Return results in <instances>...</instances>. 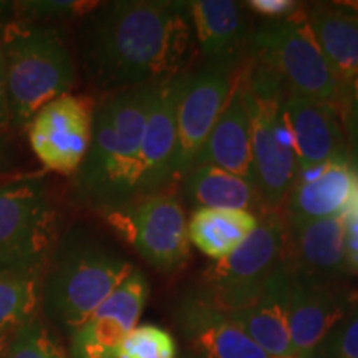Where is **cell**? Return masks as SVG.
Returning <instances> with one entry per match:
<instances>
[{
    "mask_svg": "<svg viewBox=\"0 0 358 358\" xmlns=\"http://www.w3.org/2000/svg\"><path fill=\"white\" fill-rule=\"evenodd\" d=\"M78 45L85 77L108 95L181 77L198 48L187 2L174 0L98 3Z\"/></svg>",
    "mask_w": 358,
    "mask_h": 358,
    "instance_id": "obj_1",
    "label": "cell"
},
{
    "mask_svg": "<svg viewBox=\"0 0 358 358\" xmlns=\"http://www.w3.org/2000/svg\"><path fill=\"white\" fill-rule=\"evenodd\" d=\"M153 87L111 93L95 110L82 166L73 174L77 198L103 214L140 198L141 145Z\"/></svg>",
    "mask_w": 358,
    "mask_h": 358,
    "instance_id": "obj_2",
    "label": "cell"
},
{
    "mask_svg": "<svg viewBox=\"0 0 358 358\" xmlns=\"http://www.w3.org/2000/svg\"><path fill=\"white\" fill-rule=\"evenodd\" d=\"M118 250L85 229H73L60 243L45 267L42 307L50 322L71 335L131 274Z\"/></svg>",
    "mask_w": 358,
    "mask_h": 358,
    "instance_id": "obj_3",
    "label": "cell"
},
{
    "mask_svg": "<svg viewBox=\"0 0 358 358\" xmlns=\"http://www.w3.org/2000/svg\"><path fill=\"white\" fill-rule=\"evenodd\" d=\"M7 98L12 128H24L35 113L66 95L77 78L64 35L53 27L8 24L3 27Z\"/></svg>",
    "mask_w": 358,
    "mask_h": 358,
    "instance_id": "obj_4",
    "label": "cell"
},
{
    "mask_svg": "<svg viewBox=\"0 0 358 358\" xmlns=\"http://www.w3.org/2000/svg\"><path fill=\"white\" fill-rule=\"evenodd\" d=\"M239 73L250 116L254 185L267 209H282L299 169L292 133L282 111L289 93L271 71L245 58Z\"/></svg>",
    "mask_w": 358,
    "mask_h": 358,
    "instance_id": "obj_5",
    "label": "cell"
},
{
    "mask_svg": "<svg viewBox=\"0 0 358 358\" xmlns=\"http://www.w3.org/2000/svg\"><path fill=\"white\" fill-rule=\"evenodd\" d=\"M244 58L271 71L289 95L338 110L340 85L315 42L307 8L299 7L292 15L267 22L254 30Z\"/></svg>",
    "mask_w": 358,
    "mask_h": 358,
    "instance_id": "obj_6",
    "label": "cell"
},
{
    "mask_svg": "<svg viewBox=\"0 0 358 358\" xmlns=\"http://www.w3.org/2000/svg\"><path fill=\"white\" fill-rule=\"evenodd\" d=\"M285 231L282 209L262 211L256 229L229 256L209 264L192 290L226 315L250 307L268 277L284 264Z\"/></svg>",
    "mask_w": 358,
    "mask_h": 358,
    "instance_id": "obj_7",
    "label": "cell"
},
{
    "mask_svg": "<svg viewBox=\"0 0 358 358\" xmlns=\"http://www.w3.org/2000/svg\"><path fill=\"white\" fill-rule=\"evenodd\" d=\"M57 245V211L43 179L0 185V272L43 274Z\"/></svg>",
    "mask_w": 358,
    "mask_h": 358,
    "instance_id": "obj_8",
    "label": "cell"
},
{
    "mask_svg": "<svg viewBox=\"0 0 358 358\" xmlns=\"http://www.w3.org/2000/svg\"><path fill=\"white\" fill-rule=\"evenodd\" d=\"M106 221L145 261L163 274H173L189 257L187 217L181 198L155 192L124 208L105 213Z\"/></svg>",
    "mask_w": 358,
    "mask_h": 358,
    "instance_id": "obj_9",
    "label": "cell"
},
{
    "mask_svg": "<svg viewBox=\"0 0 358 358\" xmlns=\"http://www.w3.org/2000/svg\"><path fill=\"white\" fill-rule=\"evenodd\" d=\"M237 66L206 65L181 75L178 93V158L174 181H181L208 140L229 100Z\"/></svg>",
    "mask_w": 358,
    "mask_h": 358,
    "instance_id": "obj_10",
    "label": "cell"
},
{
    "mask_svg": "<svg viewBox=\"0 0 358 358\" xmlns=\"http://www.w3.org/2000/svg\"><path fill=\"white\" fill-rule=\"evenodd\" d=\"M95 105L87 96L62 95L40 108L29 127V143L50 171L75 174L88 153Z\"/></svg>",
    "mask_w": 358,
    "mask_h": 358,
    "instance_id": "obj_11",
    "label": "cell"
},
{
    "mask_svg": "<svg viewBox=\"0 0 358 358\" xmlns=\"http://www.w3.org/2000/svg\"><path fill=\"white\" fill-rule=\"evenodd\" d=\"M358 303V290L338 280L290 274L289 332L295 355L315 358L330 332Z\"/></svg>",
    "mask_w": 358,
    "mask_h": 358,
    "instance_id": "obj_12",
    "label": "cell"
},
{
    "mask_svg": "<svg viewBox=\"0 0 358 358\" xmlns=\"http://www.w3.org/2000/svg\"><path fill=\"white\" fill-rule=\"evenodd\" d=\"M148 297L146 275L140 268H133L115 292L70 335V358H120L123 342L140 320Z\"/></svg>",
    "mask_w": 358,
    "mask_h": 358,
    "instance_id": "obj_13",
    "label": "cell"
},
{
    "mask_svg": "<svg viewBox=\"0 0 358 358\" xmlns=\"http://www.w3.org/2000/svg\"><path fill=\"white\" fill-rule=\"evenodd\" d=\"M358 198V169L343 155L315 166L297 169L284 203L289 221H317L343 216Z\"/></svg>",
    "mask_w": 358,
    "mask_h": 358,
    "instance_id": "obj_14",
    "label": "cell"
},
{
    "mask_svg": "<svg viewBox=\"0 0 358 358\" xmlns=\"http://www.w3.org/2000/svg\"><path fill=\"white\" fill-rule=\"evenodd\" d=\"M179 80L156 82L148 110L141 145L140 198L163 191L174 182L178 158V93Z\"/></svg>",
    "mask_w": 358,
    "mask_h": 358,
    "instance_id": "obj_15",
    "label": "cell"
},
{
    "mask_svg": "<svg viewBox=\"0 0 358 358\" xmlns=\"http://www.w3.org/2000/svg\"><path fill=\"white\" fill-rule=\"evenodd\" d=\"M174 319L194 358H268L226 313L189 290L178 302Z\"/></svg>",
    "mask_w": 358,
    "mask_h": 358,
    "instance_id": "obj_16",
    "label": "cell"
},
{
    "mask_svg": "<svg viewBox=\"0 0 358 358\" xmlns=\"http://www.w3.org/2000/svg\"><path fill=\"white\" fill-rule=\"evenodd\" d=\"M285 231V266L290 274L338 280L350 274L345 254L343 216L317 221H289Z\"/></svg>",
    "mask_w": 358,
    "mask_h": 358,
    "instance_id": "obj_17",
    "label": "cell"
},
{
    "mask_svg": "<svg viewBox=\"0 0 358 358\" xmlns=\"http://www.w3.org/2000/svg\"><path fill=\"white\" fill-rule=\"evenodd\" d=\"M282 111L292 133L299 169L348 155L345 128L337 108L297 95H287Z\"/></svg>",
    "mask_w": 358,
    "mask_h": 358,
    "instance_id": "obj_18",
    "label": "cell"
},
{
    "mask_svg": "<svg viewBox=\"0 0 358 358\" xmlns=\"http://www.w3.org/2000/svg\"><path fill=\"white\" fill-rule=\"evenodd\" d=\"M196 45L208 65L237 66L249 43V17L245 3L234 0L187 2Z\"/></svg>",
    "mask_w": 358,
    "mask_h": 358,
    "instance_id": "obj_19",
    "label": "cell"
},
{
    "mask_svg": "<svg viewBox=\"0 0 358 358\" xmlns=\"http://www.w3.org/2000/svg\"><path fill=\"white\" fill-rule=\"evenodd\" d=\"M213 166L254 182L252 150H250V116L239 65L234 85L221 116L199 150L191 168Z\"/></svg>",
    "mask_w": 358,
    "mask_h": 358,
    "instance_id": "obj_20",
    "label": "cell"
},
{
    "mask_svg": "<svg viewBox=\"0 0 358 358\" xmlns=\"http://www.w3.org/2000/svg\"><path fill=\"white\" fill-rule=\"evenodd\" d=\"M289 295L290 272L284 262L268 277L252 306L227 313L268 358L297 357L289 332Z\"/></svg>",
    "mask_w": 358,
    "mask_h": 358,
    "instance_id": "obj_21",
    "label": "cell"
},
{
    "mask_svg": "<svg viewBox=\"0 0 358 358\" xmlns=\"http://www.w3.org/2000/svg\"><path fill=\"white\" fill-rule=\"evenodd\" d=\"M307 19L340 87L358 77V13L334 2L307 8Z\"/></svg>",
    "mask_w": 358,
    "mask_h": 358,
    "instance_id": "obj_22",
    "label": "cell"
},
{
    "mask_svg": "<svg viewBox=\"0 0 358 358\" xmlns=\"http://www.w3.org/2000/svg\"><path fill=\"white\" fill-rule=\"evenodd\" d=\"M182 198L194 209H243L266 211L261 192L249 179L213 166H194L181 179Z\"/></svg>",
    "mask_w": 358,
    "mask_h": 358,
    "instance_id": "obj_23",
    "label": "cell"
},
{
    "mask_svg": "<svg viewBox=\"0 0 358 358\" xmlns=\"http://www.w3.org/2000/svg\"><path fill=\"white\" fill-rule=\"evenodd\" d=\"M257 224V214L243 209H196L187 222V236L201 254L219 261L229 256Z\"/></svg>",
    "mask_w": 358,
    "mask_h": 358,
    "instance_id": "obj_24",
    "label": "cell"
},
{
    "mask_svg": "<svg viewBox=\"0 0 358 358\" xmlns=\"http://www.w3.org/2000/svg\"><path fill=\"white\" fill-rule=\"evenodd\" d=\"M43 274L0 272V342H8L22 325L37 319Z\"/></svg>",
    "mask_w": 358,
    "mask_h": 358,
    "instance_id": "obj_25",
    "label": "cell"
},
{
    "mask_svg": "<svg viewBox=\"0 0 358 358\" xmlns=\"http://www.w3.org/2000/svg\"><path fill=\"white\" fill-rule=\"evenodd\" d=\"M3 358H69V355L52 330L37 317L12 335Z\"/></svg>",
    "mask_w": 358,
    "mask_h": 358,
    "instance_id": "obj_26",
    "label": "cell"
},
{
    "mask_svg": "<svg viewBox=\"0 0 358 358\" xmlns=\"http://www.w3.org/2000/svg\"><path fill=\"white\" fill-rule=\"evenodd\" d=\"M120 358H178V343L163 327L136 325L123 342Z\"/></svg>",
    "mask_w": 358,
    "mask_h": 358,
    "instance_id": "obj_27",
    "label": "cell"
},
{
    "mask_svg": "<svg viewBox=\"0 0 358 358\" xmlns=\"http://www.w3.org/2000/svg\"><path fill=\"white\" fill-rule=\"evenodd\" d=\"M98 6V2H78V0H29L15 2V13L25 22L85 17Z\"/></svg>",
    "mask_w": 358,
    "mask_h": 358,
    "instance_id": "obj_28",
    "label": "cell"
},
{
    "mask_svg": "<svg viewBox=\"0 0 358 358\" xmlns=\"http://www.w3.org/2000/svg\"><path fill=\"white\" fill-rule=\"evenodd\" d=\"M315 358H358V303L330 332Z\"/></svg>",
    "mask_w": 358,
    "mask_h": 358,
    "instance_id": "obj_29",
    "label": "cell"
},
{
    "mask_svg": "<svg viewBox=\"0 0 358 358\" xmlns=\"http://www.w3.org/2000/svg\"><path fill=\"white\" fill-rule=\"evenodd\" d=\"M338 111L345 128L348 148L358 156V77L340 87Z\"/></svg>",
    "mask_w": 358,
    "mask_h": 358,
    "instance_id": "obj_30",
    "label": "cell"
},
{
    "mask_svg": "<svg viewBox=\"0 0 358 358\" xmlns=\"http://www.w3.org/2000/svg\"><path fill=\"white\" fill-rule=\"evenodd\" d=\"M345 224V254L350 274H358V198L343 214Z\"/></svg>",
    "mask_w": 358,
    "mask_h": 358,
    "instance_id": "obj_31",
    "label": "cell"
},
{
    "mask_svg": "<svg viewBox=\"0 0 358 358\" xmlns=\"http://www.w3.org/2000/svg\"><path fill=\"white\" fill-rule=\"evenodd\" d=\"M245 6H248L245 8H249V10L256 12L257 15L272 22L282 20L285 17L292 15L301 7V3L294 2V0H250Z\"/></svg>",
    "mask_w": 358,
    "mask_h": 358,
    "instance_id": "obj_32",
    "label": "cell"
},
{
    "mask_svg": "<svg viewBox=\"0 0 358 358\" xmlns=\"http://www.w3.org/2000/svg\"><path fill=\"white\" fill-rule=\"evenodd\" d=\"M0 129H7V131L12 129L10 111H8L7 98V64L6 43H3V29L0 30Z\"/></svg>",
    "mask_w": 358,
    "mask_h": 358,
    "instance_id": "obj_33",
    "label": "cell"
},
{
    "mask_svg": "<svg viewBox=\"0 0 358 358\" xmlns=\"http://www.w3.org/2000/svg\"><path fill=\"white\" fill-rule=\"evenodd\" d=\"M13 159V150L10 141V131L0 129V173L10 168Z\"/></svg>",
    "mask_w": 358,
    "mask_h": 358,
    "instance_id": "obj_34",
    "label": "cell"
},
{
    "mask_svg": "<svg viewBox=\"0 0 358 358\" xmlns=\"http://www.w3.org/2000/svg\"><path fill=\"white\" fill-rule=\"evenodd\" d=\"M13 13H15V2H0V30L12 24Z\"/></svg>",
    "mask_w": 358,
    "mask_h": 358,
    "instance_id": "obj_35",
    "label": "cell"
},
{
    "mask_svg": "<svg viewBox=\"0 0 358 358\" xmlns=\"http://www.w3.org/2000/svg\"><path fill=\"white\" fill-rule=\"evenodd\" d=\"M338 7L350 10L353 13H358V0H347V2H335Z\"/></svg>",
    "mask_w": 358,
    "mask_h": 358,
    "instance_id": "obj_36",
    "label": "cell"
},
{
    "mask_svg": "<svg viewBox=\"0 0 358 358\" xmlns=\"http://www.w3.org/2000/svg\"><path fill=\"white\" fill-rule=\"evenodd\" d=\"M7 343H8V342H0V358H3V357H6Z\"/></svg>",
    "mask_w": 358,
    "mask_h": 358,
    "instance_id": "obj_37",
    "label": "cell"
},
{
    "mask_svg": "<svg viewBox=\"0 0 358 358\" xmlns=\"http://www.w3.org/2000/svg\"><path fill=\"white\" fill-rule=\"evenodd\" d=\"M182 358H194V357H182Z\"/></svg>",
    "mask_w": 358,
    "mask_h": 358,
    "instance_id": "obj_38",
    "label": "cell"
}]
</instances>
